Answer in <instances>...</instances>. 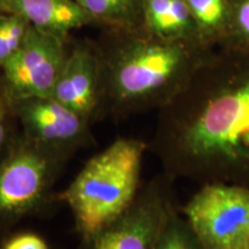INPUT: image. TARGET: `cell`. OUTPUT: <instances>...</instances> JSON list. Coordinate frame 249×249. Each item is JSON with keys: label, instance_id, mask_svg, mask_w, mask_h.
Instances as JSON below:
<instances>
[{"label": "cell", "instance_id": "1", "mask_svg": "<svg viewBox=\"0 0 249 249\" xmlns=\"http://www.w3.org/2000/svg\"><path fill=\"white\" fill-rule=\"evenodd\" d=\"M150 148L172 179L249 188V52L213 50L160 110Z\"/></svg>", "mask_w": 249, "mask_h": 249}, {"label": "cell", "instance_id": "2", "mask_svg": "<svg viewBox=\"0 0 249 249\" xmlns=\"http://www.w3.org/2000/svg\"><path fill=\"white\" fill-rule=\"evenodd\" d=\"M116 31L110 44L97 49L102 64L101 112L114 116L161 110L186 88L213 51L195 43L158 38L144 30Z\"/></svg>", "mask_w": 249, "mask_h": 249}, {"label": "cell", "instance_id": "3", "mask_svg": "<svg viewBox=\"0 0 249 249\" xmlns=\"http://www.w3.org/2000/svg\"><path fill=\"white\" fill-rule=\"evenodd\" d=\"M147 149L141 140H116L90 158L60 195L74 214L81 238L113 222L135 201Z\"/></svg>", "mask_w": 249, "mask_h": 249}, {"label": "cell", "instance_id": "4", "mask_svg": "<svg viewBox=\"0 0 249 249\" xmlns=\"http://www.w3.org/2000/svg\"><path fill=\"white\" fill-rule=\"evenodd\" d=\"M181 213L208 249H249V188L202 183Z\"/></svg>", "mask_w": 249, "mask_h": 249}, {"label": "cell", "instance_id": "5", "mask_svg": "<svg viewBox=\"0 0 249 249\" xmlns=\"http://www.w3.org/2000/svg\"><path fill=\"white\" fill-rule=\"evenodd\" d=\"M172 181L164 173L141 186L128 209L98 232L82 239L79 249H157L165 224L177 209Z\"/></svg>", "mask_w": 249, "mask_h": 249}, {"label": "cell", "instance_id": "6", "mask_svg": "<svg viewBox=\"0 0 249 249\" xmlns=\"http://www.w3.org/2000/svg\"><path fill=\"white\" fill-rule=\"evenodd\" d=\"M60 160L26 138L15 143L0 164V219L14 220L39 207Z\"/></svg>", "mask_w": 249, "mask_h": 249}, {"label": "cell", "instance_id": "7", "mask_svg": "<svg viewBox=\"0 0 249 249\" xmlns=\"http://www.w3.org/2000/svg\"><path fill=\"white\" fill-rule=\"evenodd\" d=\"M66 55L64 38L31 26L21 48L0 67L7 103L51 97Z\"/></svg>", "mask_w": 249, "mask_h": 249}, {"label": "cell", "instance_id": "8", "mask_svg": "<svg viewBox=\"0 0 249 249\" xmlns=\"http://www.w3.org/2000/svg\"><path fill=\"white\" fill-rule=\"evenodd\" d=\"M20 120L24 138L64 158L91 141L88 119L52 97H29L9 102Z\"/></svg>", "mask_w": 249, "mask_h": 249}, {"label": "cell", "instance_id": "9", "mask_svg": "<svg viewBox=\"0 0 249 249\" xmlns=\"http://www.w3.org/2000/svg\"><path fill=\"white\" fill-rule=\"evenodd\" d=\"M51 97L89 121L101 113L102 64L97 49L74 46L66 55Z\"/></svg>", "mask_w": 249, "mask_h": 249}, {"label": "cell", "instance_id": "10", "mask_svg": "<svg viewBox=\"0 0 249 249\" xmlns=\"http://www.w3.org/2000/svg\"><path fill=\"white\" fill-rule=\"evenodd\" d=\"M0 12L17 14L36 29L64 39L71 30L93 23L76 0H0Z\"/></svg>", "mask_w": 249, "mask_h": 249}, {"label": "cell", "instance_id": "11", "mask_svg": "<svg viewBox=\"0 0 249 249\" xmlns=\"http://www.w3.org/2000/svg\"><path fill=\"white\" fill-rule=\"evenodd\" d=\"M143 30L165 40L204 46L186 0H143Z\"/></svg>", "mask_w": 249, "mask_h": 249}, {"label": "cell", "instance_id": "12", "mask_svg": "<svg viewBox=\"0 0 249 249\" xmlns=\"http://www.w3.org/2000/svg\"><path fill=\"white\" fill-rule=\"evenodd\" d=\"M197 28L201 43L208 49H220L231 28L229 0H186Z\"/></svg>", "mask_w": 249, "mask_h": 249}, {"label": "cell", "instance_id": "13", "mask_svg": "<svg viewBox=\"0 0 249 249\" xmlns=\"http://www.w3.org/2000/svg\"><path fill=\"white\" fill-rule=\"evenodd\" d=\"M93 22L113 30H143V0H76Z\"/></svg>", "mask_w": 249, "mask_h": 249}, {"label": "cell", "instance_id": "14", "mask_svg": "<svg viewBox=\"0 0 249 249\" xmlns=\"http://www.w3.org/2000/svg\"><path fill=\"white\" fill-rule=\"evenodd\" d=\"M157 249H208L181 213L174 210L167 219Z\"/></svg>", "mask_w": 249, "mask_h": 249}, {"label": "cell", "instance_id": "15", "mask_svg": "<svg viewBox=\"0 0 249 249\" xmlns=\"http://www.w3.org/2000/svg\"><path fill=\"white\" fill-rule=\"evenodd\" d=\"M30 27L26 18L0 12V67L21 48Z\"/></svg>", "mask_w": 249, "mask_h": 249}, {"label": "cell", "instance_id": "16", "mask_svg": "<svg viewBox=\"0 0 249 249\" xmlns=\"http://www.w3.org/2000/svg\"><path fill=\"white\" fill-rule=\"evenodd\" d=\"M231 28L223 50L249 52V0H229Z\"/></svg>", "mask_w": 249, "mask_h": 249}, {"label": "cell", "instance_id": "17", "mask_svg": "<svg viewBox=\"0 0 249 249\" xmlns=\"http://www.w3.org/2000/svg\"><path fill=\"white\" fill-rule=\"evenodd\" d=\"M2 249H49L43 238L35 233H21L8 239Z\"/></svg>", "mask_w": 249, "mask_h": 249}, {"label": "cell", "instance_id": "18", "mask_svg": "<svg viewBox=\"0 0 249 249\" xmlns=\"http://www.w3.org/2000/svg\"><path fill=\"white\" fill-rule=\"evenodd\" d=\"M4 123L5 120H0V152H1L6 140H7V128H6Z\"/></svg>", "mask_w": 249, "mask_h": 249}, {"label": "cell", "instance_id": "19", "mask_svg": "<svg viewBox=\"0 0 249 249\" xmlns=\"http://www.w3.org/2000/svg\"><path fill=\"white\" fill-rule=\"evenodd\" d=\"M6 97L5 95H2L1 92H0V120H5V113H6ZM7 102V101H6Z\"/></svg>", "mask_w": 249, "mask_h": 249}]
</instances>
